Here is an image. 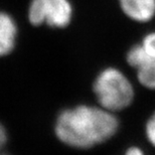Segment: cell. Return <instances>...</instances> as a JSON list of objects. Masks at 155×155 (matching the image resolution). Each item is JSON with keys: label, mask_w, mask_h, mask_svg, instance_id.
Segmentation results:
<instances>
[{"label": "cell", "mask_w": 155, "mask_h": 155, "mask_svg": "<svg viewBox=\"0 0 155 155\" xmlns=\"http://www.w3.org/2000/svg\"><path fill=\"white\" fill-rule=\"evenodd\" d=\"M118 128L119 121L113 112L102 107L80 105L58 115L54 131L63 143L88 149L112 138Z\"/></svg>", "instance_id": "6da1fadb"}, {"label": "cell", "mask_w": 155, "mask_h": 155, "mask_svg": "<svg viewBox=\"0 0 155 155\" xmlns=\"http://www.w3.org/2000/svg\"><path fill=\"white\" fill-rule=\"evenodd\" d=\"M94 92L102 108L110 112L129 107L134 99V89L127 77L115 68H107L96 78Z\"/></svg>", "instance_id": "7a4b0ae2"}, {"label": "cell", "mask_w": 155, "mask_h": 155, "mask_svg": "<svg viewBox=\"0 0 155 155\" xmlns=\"http://www.w3.org/2000/svg\"><path fill=\"white\" fill-rule=\"evenodd\" d=\"M72 15L69 0H32L28 9V19L33 25L46 24L63 28L69 25Z\"/></svg>", "instance_id": "3957f363"}, {"label": "cell", "mask_w": 155, "mask_h": 155, "mask_svg": "<svg viewBox=\"0 0 155 155\" xmlns=\"http://www.w3.org/2000/svg\"><path fill=\"white\" fill-rule=\"evenodd\" d=\"M120 5L127 16L139 22L149 21L155 15V0H120Z\"/></svg>", "instance_id": "277c9868"}, {"label": "cell", "mask_w": 155, "mask_h": 155, "mask_svg": "<svg viewBox=\"0 0 155 155\" xmlns=\"http://www.w3.org/2000/svg\"><path fill=\"white\" fill-rule=\"evenodd\" d=\"M17 36V25L14 19L5 12H0V57L13 51Z\"/></svg>", "instance_id": "5b68a950"}, {"label": "cell", "mask_w": 155, "mask_h": 155, "mask_svg": "<svg viewBox=\"0 0 155 155\" xmlns=\"http://www.w3.org/2000/svg\"><path fill=\"white\" fill-rule=\"evenodd\" d=\"M137 72L141 85L149 90H155V60H151L139 68Z\"/></svg>", "instance_id": "8992f818"}, {"label": "cell", "mask_w": 155, "mask_h": 155, "mask_svg": "<svg viewBox=\"0 0 155 155\" xmlns=\"http://www.w3.org/2000/svg\"><path fill=\"white\" fill-rule=\"evenodd\" d=\"M151 60H153V58H151L147 54V52L145 51V49L141 45H136L132 46L129 49L128 54H127V61H128V64L137 70Z\"/></svg>", "instance_id": "52a82bcc"}, {"label": "cell", "mask_w": 155, "mask_h": 155, "mask_svg": "<svg viewBox=\"0 0 155 155\" xmlns=\"http://www.w3.org/2000/svg\"><path fill=\"white\" fill-rule=\"evenodd\" d=\"M141 45L151 58L155 60V32H150L143 38Z\"/></svg>", "instance_id": "ba28073f"}, {"label": "cell", "mask_w": 155, "mask_h": 155, "mask_svg": "<svg viewBox=\"0 0 155 155\" xmlns=\"http://www.w3.org/2000/svg\"><path fill=\"white\" fill-rule=\"evenodd\" d=\"M145 133L148 141L155 147V112L150 116L145 127Z\"/></svg>", "instance_id": "9c48e42d"}, {"label": "cell", "mask_w": 155, "mask_h": 155, "mask_svg": "<svg viewBox=\"0 0 155 155\" xmlns=\"http://www.w3.org/2000/svg\"><path fill=\"white\" fill-rule=\"evenodd\" d=\"M6 142H7V133L4 127L0 124V149L4 146Z\"/></svg>", "instance_id": "30bf717a"}, {"label": "cell", "mask_w": 155, "mask_h": 155, "mask_svg": "<svg viewBox=\"0 0 155 155\" xmlns=\"http://www.w3.org/2000/svg\"><path fill=\"white\" fill-rule=\"evenodd\" d=\"M125 155H145V153L139 147L132 146L127 149Z\"/></svg>", "instance_id": "8fae6325"}, {"label": "cell", "mask_w": 155, "mask_h": 155, "mask_svg": "<svg viewBox=\"0 0 155 155\" xmlns=\"http://www.w3.org/2000/svg\"><path fill=\"white\" fill-rule=\"evenodd\" d=\"M0 155H7V154H5V153H2V152H0Z\"/></svg>", "instance_id": "7c38bea8"}]
</instances>
